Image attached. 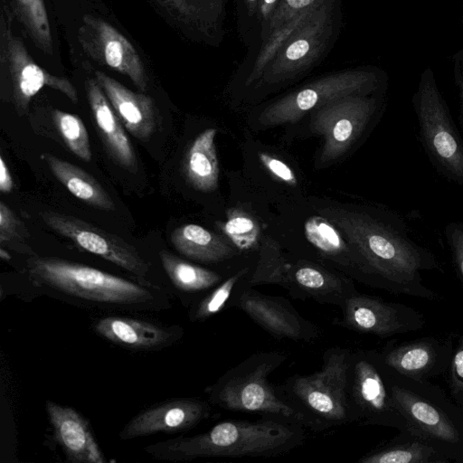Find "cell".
Instances as JSON below:
<instances>
[{
    "label": "cell",
    "mask_w": 463,
    "mask_h": 463,
    "mask_svg": "<svg viewBox=\"0 0 463 463\" xmlns=\"http://www.w3.org/2000/svg\"><path fill=\"white\" fill-rule=\"evenodd\" d=\"M78 39L91 59L129 78L141 92L146 91L148 79L139 54L110 24L85 14L78 30Z\"/></svg>",
    "instance_id": "ffe728a7"
},
{
    "label": "cell",
    "mask_w": 463,
    "mask_h": 463,
    "mask_svg": "<svg viewBox=\"0 0 463 463\" xmlns=\"http://www.w3.org/2000/svg\"><path fill=\"white\" fill-rule=\"evenodd\" d=\"M193 37L218 47L225 35L227 0H155Z\"/></svg>",
    "instance_id": "d4e9b609"
},
{
    "label": "cell",
    "mask_w": 463,
    "mask_h": 463,
    "mask_svg": "<svg viewBox=\"0 0 463 463\" xmlns=\"http://www.w3.org/2000/svg\"><path fill=\"white\" fill-rule=\"evenodd\" d=\"M445 238L449 248L455 270L463 283V222H453L445 226Z\"/></svg>",
    "instance_id": "ab89813d"
},
{
    "label": "cell",
    "mask_w": 463,
    "mask_h": 463,
    "mask_svg": "<svg viewBox=\"0 0 463 463\" xmlns=\"http://www.w3.org/2000/svg\"><path fill=\"white\" fill-rule=\"evenodd\" d=\"M208 401L188 398L160 403L132 418L119 432L121 439H131L157 432L190 430L212 416Z\"/></svg>",
    "instance_id": "7402d4cb"
},
{
    "label": "cell",
    "mask_w": 463,
    "mask_h": 463,
    "mask_svg": "<svg viewBox=\"0 0 463 463\" xmlns=\"http://www.w3.org/2000/svg\"><path fill=\"white\" fill-rule=\"evenodd\" d=\"M384 108L380 91L344 96L311 111L305 118L303 129L295 136L321 138L313 165L323 170L340 163L360 146L379 122Z\"/></svg>",
    "instance_id": "52a82bcc"
},
{
    "label": "cell",
    "mask_w": 463,
    "mask_h": 463,
    "mask_svg": "<svg viewBox=\"0 0 463 463\" xmlns=\"http://www.w3.org/2000/svg\"><path fill=\"white\" fill-rule=\"evenodd\" d=\"M33 279L85 300L107 304H138L151 299L149 290L126 279L66 260L35 257L28 261Z\"/></svg>",
    "instance_id": "8fae6325"
},
{
    "label": "cell",
    "mask_w": 463,
    "mask_h": 463,
    "mask_svg": "<svg viewBox=\"0 0 463 463\" xmlns=\"http://www.w3.org/2000/svg\"><path fill=\"white\" fill-rule=\"evenodd\" d=\"M354 280L346 275L287 253L273 238L264 243L250 278V286L277 285L297 299L341 307L357 291Z\"/></svg>",
    "instance_id": "30bf717a"
},
{
    "label": "cell",
    "mask_w": 463,
    "mask_h": 463,
    "mask_svg": "<svg viewBox=\"0 0 463 463\" xmlns=\"http://www.w3.org/2000/svg\"><path fill=\"white\" fill-rule=\"evenodd\" d=\"M412 105L420 141L430 162L445 178L463 187V138L430 69L422 73Z\"/></svg>",
    "instance_id": "7c38bea8"
},
{
    "label": "cell",
    "mask_w": 463,
    "mask_h": 463,
    "mask_svg": "<svg viewBox=\"0 0 463 463\" xmlns=\"http://www.w3.org/2000/svg\"><path fill=\"white\" fill-rule=\"evenodd\" d=\"M170 241L181 255L203 264L231 265L244 259L221 234L195 223L175 228Z\"/></svg>",
    "instance_id": "83f0119b"
},
{
    "label": "cell",
    "mask_w": 463,
    "mask_h": 463,
    "mask_svg": "<svg viewBox=\"0 0 463 463\" xmlns=\"http://www.w3.org/2000/svg\"><path fill=\"white\" fill-rule=\"evenodd\" d=\"M459 94H460V116L459 122L463 129V74L459 80Z\"/></svg>",
    "instance_id": "7bdbcfd3"
},
{
    "label": "cell",
    "mask_w": 463,
    "mask_h": 463,
    "mask_svg": "<svg viewBox=\"0 0 463 463\" xmlns=\"http://www.w3.org/2000/svg\"><path fill=\"white\" fill-rule=\"evenodd\" d=\"M307 200L360 254L371 288L427 300L439 298L421 276L423 271L439 269V260L411 237L408 225L398 213L373 203L314 193Z\"/></svg>",
    "instance_id": "6da1fadb"
},
{
    "label": "cell",
    "mask_w": 463,
    "mask_h": 463,
    "mask_svg": "<svg viewBox=\"0 0 463 463\" xmlns=\"http://www.w3.org/2000/svg\"><path fill=\"white\" fill-rule=\"evenodd\" d=\"M14 188V181L4 156H0V191L9 194Z\"/></svg>",
    "instance_id": "b9f144b4"
},
{
    "label": "cell",
    "mask_w": 463,
    "mask_h": 463,
    "mask_svg": "<svg viewBox=\"0 0 463 463\" xmlns=\"http://www.w3.org/2000/svg\"><path fill=\"white\" fill-rule=\"evenodd\" d=\"M85 90L93 121L109 155L120 166L129 171L134 169L137 164L134 147L95 78L85 81Z\"/></svg>",
    "instance_id": "484cf974"
},
{
    "label": "cell",
    "mask_w": 463,
    "mask_h": 463,
    "mask_svg": "<svg viewBox=\"0 0 463 463\" xmlns=\"http://www.w3.org/2000/svg\"><path fill=\"white\" fill-rule=\"evenodd\" d=\"M52 120L71 152L81 160L90 162L92 153L89 134L81 118L75 114L54 109Z\"/></svg>",
    "instance_id": "e575fe53"
},
{
    "label": "cell",
    "mask_w": 463,
    "mask_h": 463,
    "mask_svg": "<svg viewBox=\"0 0 463 463\" xmlns=\"http://www.w3.org/2000/svg\"><path fill=\"white\" fill-rule=\"evenodd\" d=\"M324 1L325 0H281L270 22L265 41L274 31L284 26L290 21L312 12Z\"/></svg>",
    "instance_id": "8d00e7d4"
},
{
    "label": "cell",
    "mask_w": 463,
    "mask_h": 463,
    "mask_svg": "<svg viewBox=\"0 0 463 463\" xmlns=\"http://www.w3.org/2000/svg\"><path fill=\"white\" fill-rule=\"evenodd\" d=\"M160 260L173 285L189 294L207 293L246 260L243 259L222 269H213L186 261L165 250L160 252Z\"/></svg>",
    "instance_id": "1f68e13d"
},
{
    "label": "cell",
    "mask_w": 463,
    "mask_h": 463,
    "mask_svg": "<svg viewBox=\"0 0 463 463\" xmlns=\"http://www.w3.org/2000/svg\"><path fill=\"white\" fill-rule=\"evenodd\" d=\"M358 463H450L430 442L410 430L379 443Z\"/></svg>",
    "instance_id": "f546056e"
},
{
    "label": "cell",
    "mask_w": 463,
    "mask_h": 463,
    "mask_svg": "<svg viewBox=\"0 0 463 463\" xmlns=\"http://www.w3.org/2000/svg\"><path fill=\"white\" fill-rule=\"evenodd\" d=\"M389 371L393 398L408 430L430 442L450 463H463V407L429 380Z\"/></svg>",
    "instance_id": "ba28073f"
},
{
    "label": "cell",
    "mask_w": 463,
    "mask_h": 463,
    "mask_svg": "<svg viewBox=\"0 0 463 463\" xmlns=\"http://www.w3.org/2000/svg\"><path fill=\"white\" fill-rule=\"evenodd\" d=\"M55 440L73 463H106L88 420L71 407L46 402Z\"/></svg>",
    "instance_id": "603a6c76"
},
{
    "label": "cell",
    "mask_w": 463,
    "mask_h": 463,
    "mask_svg": "<svg viewBox=\"0 0 463 463\" xmlns=\"http://www.w3.org/2000/svg\"><path fill=\"white\" fill-rule=\"evenodd\" d=\"M216 126L199 132L189 143L182 159V175L186 184L194 192L205 195L220 194V163L215 137Z\"/></svg>",
    "instance_id": "4316f807"
},
{
    "label": "cell",
    "mask_w": 463,
    "mask_h": 463,
    "mask_svg": "<svg viewBox=\"0 0 463 463\" xmlns=\"http://www.w3.org/2000/svg\"><path fill=\"white\" fill-rule=\"evenodd\" d=\"M25 229L23 222L10 207L4 202L0 203V242L2 244L13 241L23 240Z\"/></svg>",
    "instance_id": "f35d334b"
},
{
    "label": "cell",
    "mask_w": 463,
    "mask_h": 463,
    "mask_svg": "<svg viewBox=\"0 0 463 463\" xmlns=\"http://www.w3.org/2000/svg\"><path fill=\"white\" fill-rule=\"evenodd\" d=\"M306 428L270 418L259 420H226L208 430L178 437L146 448L156 458L190 460L199 458H270L302 446Z\"/></svg>",
    "instance_id": "7a4b0ae2"
},
{
    "label": "cell",
    "mask_w": 463,
    "mask_h": 463,
    "mask_svg": "<svg viewBox=\"0 0 463 463\" xmlns=\"http://www.w3.org/2000/svg\"><path fill=\"white\" fill-rule=\"evenodd\" d=\"M446 375L449 395L458 404L463 407V333L454 345Z\"/></svg>",
    "instance_id": "74e56055"
},
{
    "label": "cell",
    "mask_w": 463,
    "mask_h": 463,
    "mask_svg": "<svg viewBox=\"0 0 463 463\" xmlns=\"http://www.w3.org/2000/svg\"><path fill=\"white\" fill-rule=\"evenodd\" d=\"M255 262L243 260L222 281L205 293L192 308L191 319L204 321L229 307L232 299L241 289L250 287L249 281Z\"/></svg>",
    "instance_id": "d6a6232c"
},
{
    "label": "cell",
    "mask_w": 463,
    "mask_h": 463,
    "mask_svg": "<svg viewBox=\"0 0 463 463\" xmlns=\"http://www.w3.org/2000/svg\"><path fill=\"white\" fill-rule=\"evenodd\" d=\"M106 339L135 349H153L173 341L174 332L151 322L125 317H107L95 325Z\"/></svg>",
    "instance_id": "f1b7e54d"
},
{
    "label": "cell",
    "mask_w": 463,
    "mask_h": 463,
    "mask_svg": "<svg viewBox=\"0 0 463 463\" xmlns=\"http://www.w3.org/2000/svg\"><path fill=\"white\" fill-rule=\"evenodd\" d=\"M342 27V0H325L279 47L234 109L249 110L308 74L329 53Z\"/></svg>",
    "instance_id": "3957f363"
},
{
    "label": "cell",
    "mask_w": 463,
    "mask_h": 463,
    "mask_svg": "<svg viewBox=\"0 0 463 463\" xmlns=\"http://www.w3.org/2000/svg\"><path fill=\"white\" fill-rule=\"evenodd\" d=\"M454 342L450 337L423 336L388 341L378 353L394 373L414 380H430L446 374Z\"/></svg>",
    "instance_id": "44dd1931"
},
{
    "label": "cell",
    "mask_w": 463,
    "mask_h": 463,
    "mask_svg": "<svg viewBox=\"0 0 463 463\" xmlns=\"http://www.w3.org/2000/svg\"><path fill=\"white\" fill-rule=\"evenodd\" d=\"M43 222L78 248L97 255L132 274L144 278L148 265L138 250L122 238L75 216L44 211Z\"/></svg>",
    "instance_id": "ac0fdd59"
},
{
    "label": "cell",
    "mask_w": 463,
    "mask_h": 463,
    "mask_svg": "<svg viewBox=\"0 0 463 463\" xmlns=\"http://www.w3.org/2000/svg\"><path fill=\"white\" fill-rule=\"evenodd\" d=\"M229 307L241 310L277 340L315 343L322 334L320 328L302 317L287 298L263 294L254 287L241 289Z\"/></svg>",
    "instance_id": "d6986e66"
},
{
    "label": "cell",
    "mask_w": 463,
    "mask_h": 463,
    "mask_svg": "<svg viewBox=\"0 0 463 463\" xmlns=\"http://www.w3.org/2000/svg\"><path fill=\"white\" fill-rule=\"evenodd\" d=\"M241 151L243 179L273 206L302 202L313 194L310 181L298 161L280 146L246 131Z\"/></svg>",
    "instance_id": "4fadbf2b"
},
{
    "label": "cell",
    "mask_w": 463,
    "mask_h": 463,
    "mask_svg": "<svg viewBox=\"0 0 463 463\" xmlns=\"http://www.w3.org/2000/svg\"><path fill=\"white\" fill-rule=\"evenodd\" d=\"M307 199L275 206L272 237L287 253L335 269L371 288L360 254L335 223L317 212Z\"/></svg>",
    "instance_id": "277c9868"
},
{
    "label": "cell",
    "mask_w": 463,
    "mask_h": 463,
    "mask_svg": "<svg viewBox=\"0 0 463 463\" xmlns=\"http://www.w3.org/2000/svg\"><path fill=\"white\" fill-rule=\"evenodd\" d=\"M239 36L251 52L259 42L258 12L260 0H232Z\"/></svg>",
    "instance_id": "d590c367"
},
{
    "label": "cell",
    "mask_w": 463,
    "mask_h": 463,
    "mask_svg": "<svg viewBox=\"0 0 463 463\" xmlns=\"http://www.w3.org/2000/svg\"><path fill=\"white\" fill-rule=\"evenodd\" d=\"M281 0H260L258 12L259 42L257 46L246 54L253 52L266 39L270 22Z\"/></svg>",
    "instance_id": "60d3db41"
},
{
    "label": "cell",
    "mask_w": 463,
    "mask_h": 463,
    "mask_svg": "<svg viewBox=\"0 0 463 463\" xmlns=\"http://www.w3.org/2000/svg\"><path fill=\"white\" fill-rule=\"evenodd\" d=\"M14 14L4 5L0 18V66L9 80L12 98L18 115H24L31 99L48 87L78 102L73 84L66 78L55 76L40 67L27 52L23 40L13 31Z\"/></svg>",
    "instance_id": "2e32d148"
},
{
    "label": "cell",
    "mask_w": 463,
    "mask_h": 463,
    "mask_svg": "<svg viewBox=\"0 0 463 463\" xmlns=\"http://www.w3.org/2000/svg\"><path fill=\"white\" fill-rule=\"evenodd\" d=\"M229 194L222 211L215 215L213 230L248 260H255L271 235L275 206L253 190L240 170L227 171Z\"/></svg>",
    "instance_id": "5bb4252c"
},
{
    "label": "cell",
    "mask_w": 463,
    "mask_h": 463,
    "mask_svg": "<svg viewBox=\"0 0 463 463\" xmlns=\"http://www.w3.org/2000/svg\"><path fill=\"white\" fill-rule=\"evenodd\" d=\"M348 398L355 422L407 430L394 401L390 371L378 349L353 350L348 372Z\"/></svg>",
    "instance_id": "9a60e30c"
},
{
    "label": "cell",
    "mask_w": 463,
    "mask_h": 463,
    "mask_svg": "<svg viewBox=\"0 0 463 463\" xmlns=\"http://www.w3.org/2000/svg\"><path fill=\"white\" fill-rule=\"evenodd\" d=\"M94 76L123 127L136 138L146 140L150 137L157 127L153 99L132 91L99 71H96Z\"/></svg>",
    "instance_id": "cb8c5ba5"
},
{
    "label": "cell",
    "mask_w": 463,
    "mask_h": 463,
    "mask_svg": "<svg viewBox=\"0 0 463 463\" xmlns=\"http://www.w3.org/2000/svg\"><path fill=\"white\" fill-rule=\"evenodd\" d=\"M287 359L288 354L281 351L252 354L205 389L207 401L225 411L258 414L306 428L303 418L290 406L278 384L269 381Z\"/></svg>",
    "instance_id": "8992f818"
},
{
    "label": "cell",
    "mask_w": 463,
    "mask_h": 463,
    "mask_svg": "<svg viewBox=\"0 0 463 463\" xmlns=\"http://www.w3.org/2000/svg\"><path fill=\"white\" fill-rule=\"evenodd\" d=\"M381 87L380 73L371 68L326 73L250 109L247 125L252 133L276 127H293L331 100L353 94L376 93Z\"/></svg>",
    "instance_id": "9c48e42d"
},
{
    "label": "cell",
    "mask_w": 463,
    "mask_h": 463,
    "mask_svg": "<svg viewBox=\"0 0 463 463\" xmlns=\"http://www.w3.org/2000/svg\"><path fill=\"white\" fill-rule=\"evenodd\" d=\"M340 309L341 316L333 324L380 338L415 332L426 323L423 314L411 307L358 290L345 300Z\"/></svg>",
    "instance_id": "e0dca14e"
},
{
    "label": "cell",
    "mask_w": 463,
    "mask_h": 463,
    "mask_svg": "<svg viewBox=\"0 0 463 463\" xmlns=\"http://www.w3.org/2000/svg\"><path fill=\"white\" fill-rule=\"evenodd\" d=\"M41 159L54 177L79 200L104 211L116 209L103 186L82 168L49 153L42 154Z\"/></svg>",
    "instance_id": "4dcf8cb0"
},
{
    "label": "cell",
    "mask_w": 463,
    "mask_h": 463,
    "mask_svg": "<svg viewBox=\"0 0 463 463\" xmlns=\"http://www.w3.org/2000/svg\"><path fill=\"white\" fill-rule=\"evenodd\" d=\"M12 11L34 45L51 55L53 41L43 0H12Z\"/></svg>",
    "instance_id": "836d02e7"
},
{
    "label": "cell",
    "mask_w": 463,
    "mask_h": 463,
    "mask_svg": "<svg viewBox=\"0 0 463 463\" xmlns=\"http://www.w3.org/2000/svg\"><path fill=\"white\" fill-rule=\"evenodd\" d=\"M0 257L5 260H8L11 259V255L7 251H5L3 248L0 249Z\"/></svg>",
    "instance_id": "ee69618b"
},
{
    "label": "cell",
    "mask_w": 463,
    "mask_h": 463,
    "mask_svg": "<svg viewBox=\"0 0 463 463\" xmlns=\"http://www.w3.org/2000/svg\"><path fill=\"white\" fill-rule=\"evenodd\" d=\"M352 349L327 348L320 369L293 374L278 384L290 406L303 418L306 429L322 432L354 423L348 398V372Z\"/></svg>",
    "instance_id": "5b68a950"
}]
</instances>
